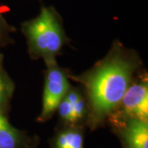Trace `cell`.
<instances>
[{
  "label": "cell",
  "mask_w": 148,
  "mask_h": 148,
  "mask_svg": "<svg viewBox=\"0 0 148 148\" xmlns=\"http://www.w3.org/2000/svg\"><path fill=\"white\" fill-rule=\"evenodd\" d=\"M141 64L138 53L117 40L91 69L80 75L69 74L70 79L84 88L88 107L86 123L91 130L101 126L115 112Z\"/></svg>",
  "instance_id": "cell-1"
},
{
  "label": "cell",
  "mask_w": 148,
  "mask_h": 148,
  "mask_svg": "<svg viewBox=\"0 0 148 148\" xmlns=\"http://www.w3.org/2000/svg\"><path fill=\"white\" fill-rule=\"evenodd\" d=\"M21 32L32 59L56 58L68 44L63 19L52 6H41L38 16L22 23Z\"/></svg>",
  "instance_id": "cell-2"
},
{
  "label": "cell",
  "mask_w": 148,
  "mask_h": 148,
  "mask_svg": "<svg viewBox=\"0 0 148 148\" xmlns=\"http://www.w3.org/2000/svg\"><path fill=\"white\" fill-rule=\"evenodd\" d=\"M45 63V86L43 92L42 110L38 117L39 122L49 120L57 110L59 103L64 98L71 85L68 71L59 67L56 58H48Z\"/></svg>",
  "instance_id": "cell-3"
},
{
  "label": "cell",
  "mask_w": 148,
  "mask_h": 148,
  "mask_svg": "<svg viewBox=\"0 0 148 148\" xmlns=\"http://www.w3.org/2000/svg\"><path fill=\"white\" fill-rule=\"evenodd\" d=\"M111 117L135 118L148 121V80L147 73L134 77ZM109 118V119H110Z\"/></svg>",
  "instance_id": "cell-4"
},
{
  "label": "cell",
  "mask_w": 148,
  "mask_h": 148,
  "mask_svg": "<svg viewBox=\"0 0 148 148\" xmlns=\"http://www.w3.org/2000/svg\"><path fill=\"white\" fill-rule=\"evenodd\" d=\"M123 148H148V122L135 118L111 117Z\"/></svg>",
  "instance_id": "cell-5"
},
{
  "label": "cell",
  "mask_w": 148,
  "mask_h": 148,
  "mask_svg": "<svg viewBox=\"0 0 148 148\" xmlns=\"http://www.w3.org/2000/svg\"><path fill=\"white\" fill-rule=\"evenodd\" d=\"M7 113L0 112V148H32L33 141L23 131L13 127Z\"/></svg>",
  "instance_id": "cell-6"
},
{
  "label": "cell",
  "mask_w": 148,
  "mask_h": 148,
  "mask_svg": "<svg viewBox=\"0 0 148 148\" xmlns=\"http://www.w3.org/2000/svg\"><path fill=\"white\" fill-rule=\"evenodd\" d=\"M83 126L64 125L53 137L52 148H83Z\"/></svg>",
  "instance_id": "cell-7"
},
{
  "label": "cell",
  "mask_w": 148,
  "mask_h": 148,
  "mask_svg": "<svg viewBox=\"0 0 148 148\" xmlns=\"http://www.w3.org/2000/svg\"><path fill=\"white\" fill-rule=\"evenodd\" d=\"M64 98L72 106L77 124L82 126L84 122L86 123L88 116V107L83 91L78 87L71 86Z\"/></svg>",
  "instance_id": "cell-8"
},
{
  "label": "cell",
  "mask_w": 148,
  "mask_h": 148,
  "mask_svg": "<svg viewBox=\"0 0 148 148\" xmlns=\"http://www.w3.org/2000/svg\"><path fill=\"white\" fill-rule=\"evenodd\" d=\"M14 90V82L5 70L3 54L0 53V112L8 114Z\"/></svg>",
  "instance_id": "cell-9"
},
{
  "label": "cell",
  "mask_w": 148,
  "mask_h": 148,
  "mask_svg": "<svg viewBox=\"0 0 148 148\" xmlns=\"http://www.w3.org/2000/svg\"><path fill=\"white\" fill-rule=\"evenodd\" d=\"M15 32L16 28L8 22L0 8V49L14 43L12 34Z\"/></svg>",
  "instance_id": "cell-10"
}]
</instances>
